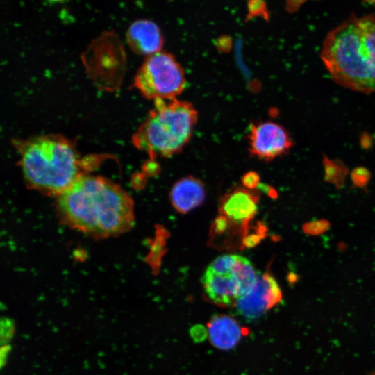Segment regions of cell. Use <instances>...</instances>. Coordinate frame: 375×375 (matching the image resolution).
Returning <instances> with one entry per match:
<instances>
[{"label": "cell", "instance_id": "cell-1", "mask_svg": "<svg viewBox=\"0 0 375 375\" xmlns=\"http://www.w3.org/2000/svg\"><path fill=\"white\" fill-rule=\"evenodd\" d=\"M63 219L95 236L122 233L134 222L133 203L118 185L100 176L83 175L58 195Z\"/></svg>", "mask_w": 375, "mask_h": 375}, {"label": "cell", "instance_id": "cell-2", "mask_svg": "<svg viewBox=\"0 0 375 375\" xmlns=\"http://www.w3.org/2000/svg\"><path fill=\"white\" fill-rule=\"evenodd\" d=\"M320 58L333 80L356 92H375V15H351L325 37Z\"/></svg>", "mask_w": 375, "mask_h": 375}, {"label": "cell", "instance_id": "cell-3", "mask_svg": "<svg viewBox=\"0 0 375 375\" xmlns=\"http://www.w3.org/2000/svg\"><path fill=\"white\" fill-rule=\"evenodd\" d=\"M27 183L46 193L59 195L83 174L86 162L72 140L59 134L13 141Z\"/></svg>", "mask_w": 375, "mask_h": 375}, {"label": "cell", "instance_id": "cell-4", "mask_svg": "<svg viewBox=\"0 0 375 375\" xmlns=\"http://www.w3.org/2000/svg\"><path fill=\"white\" fill-rule=\"evenodd\" d=\"M133 135V142L151 158L179 153L190 141L197 122L195 107L186 101L158 99Z\"/></svg>", "mask_w": 375, "mask_h": 375}, {"label": "cell", "instance_id": "cell-5", "mask_svg": "<svg viewBox=\"0 0 375 375\" xmlns=\"http://www.w3.org/2000/svg\"><path fill=\"white\" fill-rule=\"evenodd\" d=\"M258 273L247 258L237 254L216 258L206 268L201 283L208 298L219 306H232L255 285Z\"/></svg>", "mask_w": 375, "mask_h": 375}, {"label": "cell", "instance_id": "cell-6", "mask_svg": "<svg viewBox=\"0 0 375 375\" xmlns=\"http://www.w3.org/2000/svg\"><path fill=\"white\" fill-rule=\"evenodd\" d=\"M186 84L181 64L172 54L163 51L147 56L133 80L140 94L153 101L176 98Z\"/></svg>", "mask_w": 375, "mask_h": 375}, {"label": "cell", "instance_id": "cell-7", "mask_svg": "<svg viewBox=\"0 0 375 375\" xmlns=\"http://www.w3.org/2000/svg\"><path fill=\"white\" fill-rule=\"evenodd\" d=\"M247 140L250 155L265 161L286 154L294 145L287 130L272 121L251 124Z\"/></svg>", "mask_w": 375, "mask_h": 375}, {"label": "cell", "instance_id": "cell-8", "mask_svg": "<svg viewBox=\"0 0 375 375\" xmlns=\"http://www.w3.org/2000/svg\"><path fill=\"white\" fill-rule=\"evenodd\" d=\"M281 290L270 272L258 273L257 281L244 296L236 303L240 315L254 319L277 305L282 299Z\"/></svg>", "mask_w": 375, "mask_h": 375}, {"label": "cell", "instance_id": "cell-9", "mask_svg": "<svg viewBox=\"0 0 375 375\" xmlns=\"http://www.w3.org/2000/svg\"><path fill=\"white\" fill-rule=\"evenodd\" d=\"M259 195L245 188H238L226 193L219 201V212L228 222L247 227L258 211Z\"/></svg>", "mask_w": 375, "mask_h": 375}, {"label": "cell", "instance_id": "cell-10", "mask_svg": "<svg viewBox=\"0 0 375 375\" xmlns=\"http://www.w3.org/2000/svg\"><path fill=\"white\" fill-rule=\"evenodd\" d=\"M126 39L132 51L147 56L162 51L164 42L158 26L147 19L133 22L128 27Z\"/></svg>", "mask_w": 375, "mask_h": 375}, {"label": "cell", "instance_id": "cell-11", "mask_svg": "<svg viewBox=\"0 0 375 375\" xmlns=\"http://www.w3.org/2000/svg\"><path fill=\"white\" fill-rule=\"evenodd\" d=\"M205 197L203 183L192 176L177 181L173 185L169 194L173 208L181 214L188 213L201 205Z\"/></svg>", "mask_w": 375, "mask_h": 375}, {"label": "cell", "instance_id": "cell-12", "mask_svg": "<svg viewBox=\"0 0 375 375\" xmlns=\"http://www.w3.org/2000/svg\"><path fill=\"white\" fill-rule=\"evenodd\" d=\"M207 328L212 344L222 350L233 349L244 335V331L238 322L226 315L213 317L208 323Z\"/></svg>", "mask_w": 375, "mask_h": 375}, {"label": "cell", "instance_id": "cell-13", "mask_svg": "<svg viewBox=\"0 0 375 375\" xmlns=\"http://www.w3.org/2000/svg\"><path fill=\"white\" fill-rule=\"evenodd\" d=\"M322 164L324 169V181L333 185L337 189L342 188L349 172V168L346 165L340 160H332L325 155L323 156Z\"/></svg>", "mask_w": 375, "mask_h": 375}, {"label": "cell", "instance_id": "cell-14", "mask_svg": "<svg viewBox=\"0 0 375 375\" xmlns=\"http://www.w3.org/2000/svg\"><path fill=\"white\" fill-rule=\"evenodd\" d=\"M351 180L353 186L365 188L370 180V172L365 167L354 168L350 174Z\"/></svg>", "mask_w": 375, "mask_h": 375}, {"label": "cell", "instance_id": "cell-15", "mask_svg": "<svg viewBox=\"0 0 375 375\" xmlns=\"http://www.w3.org/2000/svg\"><path fill=\"white\" fill-rule=\"evenodd\" d=\"M329 228V222L326 220H317L306 223L303 226V231L310 235H319Z\"/></svg>", "mask_w": 375, "mask_h": 375}, {"label": "cell", "instance_id": "cell-16", "mask_svg": "<svg viewBox=\"0 0 375 375\" xmlns=\"http://www.w3.org/2000/svg\"><path fill=\"white\" fill-rule=\"evenodd\" d=\"M242 183L244 188L253 190L259 185L260 176L255 172H248L245 173L242 178Z\"/></svg>", "mask_w": 375, "mask_h": 375}, {"label": "cell", "instance_id": "cell-17", "mask_svg": "<svg viewBox=\"0 0 375 375\" xmlns=\"http://www.w3.org/2000/svg\"><path fill=\"white\" fill-rule=\"evenodd\" d=\"M206 333L207 331L203 327L199 326L192 328L191 335L194 340L201 341L205 338Z\"/></svg>", "mask_w": 375, "mask_h": 375}, {"label": "cell", "instance_id": "cell-18", "mask_svg": "<svg viewBox=\"0 0 375 375\" xmlns=\"http://www.w3.org/2000/svg\"><path fill=\"white\" fill-rule=\"evenodd\" d=\"M258 188L271 198L276 199L278 197L277 192L267 184L260 183Z\"/></svg>", "mask_w": 375, "mask_h": 375}, {"label": "cell", "instance_id": "cell-19", "mask_svg": "<svg viewBox=\"0 0 375 375\" xmlns=\"http://www.w3.org/2000/svg\"><path fill=\"white\" fill-rule=\"evenodd\" d=\"M374 375H375V374H374Z\"/></svg>", "mask_w": 375, "mask_h": 375}]
</instances>
